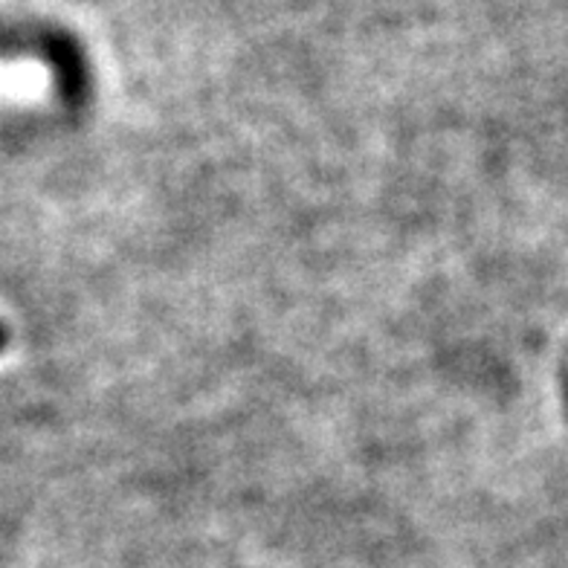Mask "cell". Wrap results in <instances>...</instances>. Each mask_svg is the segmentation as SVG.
I'll use <instances>...</instances> for the list:
<instances>
[{"instance_id": "1", "label": "cell", "mask_w": 568, "mask_h": 568, "mask_svg": "<svg viewBox=\"0 0 568 568\" xmlns=\"http://www.w3.org/2000/svg\"><path fill=\"white\" fill-rule=\"evenodd\" d=\"M3 339L7 337H3V328H0V348H3Z\"/></svg>"}]
</instances>
